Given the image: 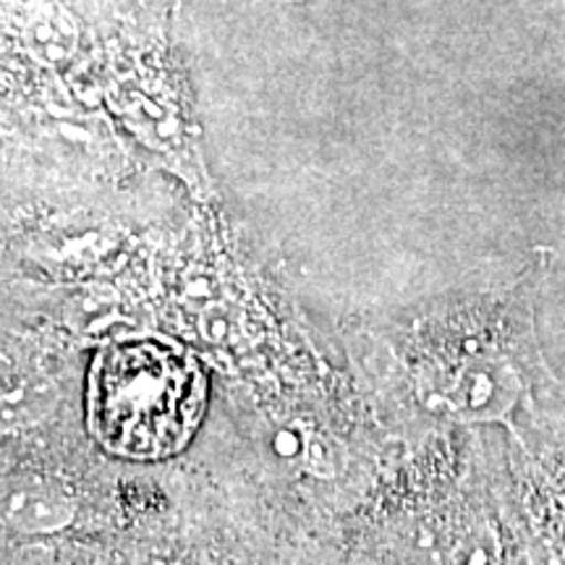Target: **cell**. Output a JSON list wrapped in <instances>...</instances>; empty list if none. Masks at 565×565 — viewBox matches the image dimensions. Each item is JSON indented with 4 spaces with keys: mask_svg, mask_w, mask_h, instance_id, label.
Masks as SVG:
<instances>
[{
    "mask_svg": "<svg viewBox=\"0 0 565 565\" xmlns=\"http://www.w3.org/2000/svg\"><path fill=\"white\" fill-rule=\"evenodd\" d=\"M202 404L200 370L171 345H116L92 370L89 427L103 448L121 458L173 456L194 435Z\"/></svg>",
    "mask_w": 565,
    "mask_h": 565,
    "instance_id": "1",
    "label": "cell"
},
{
    "mask_svg": "<svg viewBox=\"0 0 565 565\" xmlns=\"http://www.w3.org/2000/svg\"><path fill=\"white\" fill-rule=\"evenodd\" d=\"M456 565H498V536L490 529H475L458 542Z\"/></svg>",
    "mask_w": 565,
    "mask_h": 565,
    "instance_id": "2",
    "label": "cell"
},
{
    "mask_svg": "<svg viewBox=\"0 0 565 565\" xmlns=\"http://www.w3.org/2000/svg\"><path fill=\"white\" fill-rule=\"evenodd\" d=\"M194 565H200V563H194Z\"/></svg>",
    "mask_w": 565,
    "mask_h": 565,
    "instance_id": "3",
    "label": "cell"
}]
</instances>
